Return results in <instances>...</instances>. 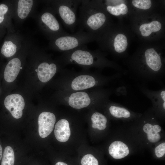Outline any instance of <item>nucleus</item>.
I'll use <instances>...</instances> for the list:
<instances>
[{
  "label": "nucleus",
  "instance_id": "nucleus-1",
  "mask_svg": "<svg viewBox=\"0 0 165 165\" xmlns=\"http://www.w3.org/2000/svg\"><path fill=\"white\" fill-rule=\"evenodd\" d=\"M79 7L78 24L80 30L95 35L105 24L107 16L101 9V6L98 1L81 0Z\"/></svg>",
  "mask_w": 165,
  "mask_h": 165
},
{
  "label": "nucleus",
  "instance_id": "nucleus-2",
  "mask_svg": "<svg viewBox=\"0 0 165 165\" xmlns=\"http://www.w3.org/2000/svg\"><path fill=\"white\" fill-rule=\"evenodd\" d=\"M94 35L80 29L72 34L62 36L55 39L52 46L58 50L67 52L77 49L94 40Z\"/></svg>",
  "mask_w": 165,
  "mask_h": 165
},
{
  "label": "nucleus",
  "instance_id": "nucleus-3",
  "mask_svg": "<svg viewBox=\"0 0 165 165\" xmlns=\"http://www.w3.org/2000/svg\"><path fill=\"white\" fill-rule=\"evenodd\" d=\"M81 0H65L55 2L56 11L65 27L73 32L78 24L77 10Z\"/></svg>",
  "mask_w": 165,
  "mask_h": 165
},
{
  "label": "nucleus",
  "instance_id": "nucleus-4",
  "mask_svg": "<svg viewBox=\"0 0 165 165\" xmlns=\"http://www.w3.org/2000/svg\"><path fill=\"white\" fill-rule=\"evenodd\" d=\"M95 53L89 50L86 45L74 50L66 52L65 54L71 62H74L80 65L89 66L92 65L95 62Z\"/></svg>",
  "mask_w": 165,
  "mask_h": 165
},
{
  "label": "nucleus",
  "instance_id": "nucleus-5",
  "mask_svg": "<svg viewBox=\"0 0 165 165\" xmlns=\"http://www.w3.org/2000/svg\"><path fill=\"white\" fill-rule=\"evenodd\" d=\"M41 20L46 28V32L55 39L60 36L68 35L61 27L58 21L51 12L46 11L41 16Z\"/></svg>",
  "mask_w": 165,
  "mask_h": 165
},
{
  "label": "nucleus",
  "instance_id": "nucleus-6",
  "mask_svg": "<svg viewBox=\"0 0 165 165\" xmlns=\"http://www.w3.org/2000/svg\"><path fill=\"white\" fill-rule=\"evenodd\" d=\"M4 103L6 108L14 118L18 119L22 117L25 102L21 95L18 94L9 95L5 98Z\"/></svg>",
  "mask_w": 165,
  "mask_h": 165
},
{
  "label": "nucleus",
  "instance_id": "nucleus-7",
  "mask_svg": "<svg viewBox=\"0 0 165 165\" xmlns=\"http://www.w3.org/2000/svg\"><path fill=\"white\" fill-rule=\"evenodd\" d=\"M56 121V117L53 113L43 112L39 115L38 119V133L42 138L46 137L52 131Z\"/></svg>",
  "mask_w": 165,
  "mask_h": 165
},
{
  "label": "nucleus",
  "instance_id": "nucleus-8",
  "mask_svg": "<svg viewBox=\"0 0 165 165\" xmlns=\"http://www.w3.org/2000/svg\"><path fill=\"white\" fill-rule=\"evenodd\" d=\"M57 70V66L53 63L50 64L46 62L42 63L39 65L37 69L38 77L42 82H47L53 76Z\"/></svg>",
  "mask_w": 165,
  "mask_h": 165
},
{
  "label": "nucleus",
  "instance_id": "nucleus-9",
  "mask_svg": "<svg viewBox=\"0 0 165 165\" xmlns=\"http://www.w3.org/2000/svg\"><path fill=\"white\" fill-rule=\"evenodd\" d=\"M21 63L18 58H14L8 63L5 68L4 76L7 82H12L15 80L21 69Z\"/></svg>",
  "mask_w": 165,
  "mask_h": 165
},
{
  "label": "nucleus",
  "instance_id": "nucleus-10",
  "mask_svg": "<svg viewBox=\"0 0 165 165\" xmlns=\"http://www.w3.org/2000/svg\"><path fill=\"white\" fill-rule=\"evenodd\" d=\"M54 134L56 138L58 141L63 142L67 141L71 135L68 122L64 119L59 120L55 125Z\"/></svg>",
  "mask_w": 165,
  "mask_h": 165
},
{
  "label": "nucleus",
  "instance_id": "nucleus-11",
  "mask_svg": "<svg viewBox=\"0 0 165 165\" xmlns=\"http://www.w3.org/2000/svg\"><path fill=\"white\" fill-rule=\"evenodd\" d=\"M90 100L88 94L85 92H77L72 94L70 96L68 104L72 107L81 109L88 106Z\"/></svg>",
  "mask_w": 165,
  "mask_h": 165
},
{
  "label": "nucleus",
  "instance_id": "nucleus-12",
  "mask_svg": "<svg viewBox=\"0 0 165 165\" xmlns=\"http://www.w3.org/2000/svg\"><path fill=\"white\" fill-rule=\"evenodd\" d=\"M96 83L95 80L93 76L82 75L73 79L71 87L74 90H83L93 87Z\"/></svg>",
  "mask_w": 165,
  "mask_h": 165
},
{
  "label": "nucleus",
  "instance_id": "nucleus-13",
  "mask_svg": "<svg viewBox=\"0 0 165 165\" xmlns=\"http://www.w3.org/2000/svg\"><path fill=\"white\" fill-rule=\"evenodd\" d=\"M108 152L110 155L114 158L119 159L127 156L129 154V150L125 143L121 141H116L110 145Z\"/></svg>",
  "mask_w": 165,
  "mask_h": 165
},
{
  "label": "nucleus",
  "instance_id": "nucleus-14",
  "mask_svg": "<svg viewBox=\"0 0 165 165\" xmlns=\"http://www.w3.org/2000/svg\"><path fill=\"white\" fill-rule=\"evenodd\" d=\"M33 5V0H19L17 12L19 17L21 19L25 18L30 12Z\"/></svg>",
  "mask_w": 165,
  "mask_h": 165
},
{
  "label": "nucleus",
  "instance_id": "nucleus-15",
  "mask_svg": "<svg viewBox=\"0 0 165 165\" xmlns=\"http://www.w3.org/2000/svg\"><path fill=\"white\" fill-rule=\"evenodd\" d=\"M161 27V24L159 22L155 20L149 23L142 24L140 26L139 30L142 35L147 37L150 35L152 32L159 31Z\"/></svg>",
  "mask_w": 165,
  "mask_h": 165
},
{
  "label": "nucleus",
  "instance_id": "nucleus-16",
  "mask_svg": "<svg viewBox=\"0 0 165 165\" xmlns=\"http://www.w3.org/2000/svg\"><path fill=\"white\" fill-rule=\"evenodd\" d=\"M109 110L111 115L117 119L128 118L131 115L130 112L127 109L117 105H112L110 107Z\"/></svg>",
  "mask_w": 165,
  "mask_h": 165
},
{
  "label": "nucleus",
  "instance_id": "nucleus-17",
  "mask_svg": "<svg viewBox=\"0 0 165 165\" xmlns=\"http://www.w3.org/2000/svg\"><path fill=\"white\" fill-rule=\"evenodd\" d=\"M91 120L92 123V127L93 128L103 130L107 127V119L100 113L95 112L93 113L91 116Z\"/></svg>",
  "mask_w": 165,
  "mask_h": 165
},
{
  "label": "nucleus",
  "instance_id": "nucleus-18",
  "mask_svg": "<svg viewBox=\"0 0 165 165\" xmlns=\"http://www.w3.org/2000/svg\"><path fill=\"white\" fill-rule=\"evenodd\" d=\"M127 38L124 35L119 34L116 35L114 40V46L116 52H124L127 49Z\"/></svg>",
  "mask_w": 165,
  "mask_h": 165
},
{
  "label": "nucleus",
  "instance_id": "nucleus-19",
  "mask_svg": "<svg viewBox=\"0 0 165 165\" xmlns=\"http://www.w3.org/2000/svg\"><path fill=\"white\" fill-rule=\"evenodd\" d=\"M14 160L13 149L10 146L6 147L4 151L1 165H14Z\"/></svg>",
  "mask_w": 165,
  "mask_h": 165
},
{
  "label": "nucleus",
  "instance_id": "nucleus-20",
  "mask_svg": "<svg viewBox=\"0 0 165 165\" xmlns=\"http://www.w3.org/2000/svg\"><path fill=\"white\" fill-rule=\"evenodd\" d=\"M17 46L11 41L4 42L1 48L2 54L6 57L13 56L16 51Z\"/></svg>",
  "mask_w": 165,
  "mask_h": 165
},
{
  "label": "nucleus",
  "instance_id": "nucleus-21",
  "mask_svg": "<svg viewBox=\"0 0 165 165\" xmlns=\"http://www.w3.org/2000/svg\"><path fill=\"white\" fill-rule=\"evenodd\" d=\"M106 9L111 14L116 16L120 15L121 14H126L128 11L127 6L123 3L114 6L107 5Z\"/></svg>",
  "mask_w": 165,
  "mask_h": 165
},
{
  "label": "nucleus",
  "instance_id": "nucleus-22",
  "mask_svg": "<svg viewBox=\"0 0 165 165\" xmlns=\"http://www.w3.org/2000/svg\"><path fill=\"white\" fill-rule=\"evenodd\" d=\"M132 3L135 7L143 9H148L152 6V2L150 0H133Z\"/></svg>",
  "mask_w": 165,
  "mask_h": 165
},
{
  "label": "nucleus",
  "instance_id": "nucleus-23",
  "mask_svg": "<svg viewBox=\"0 0 165 165\" xmlns=\"http://www.w3.org/2000/svg\"><path fill=\"white\" fill-rule=\"evenodd\" d=\"M81 163L82 165H98L97 160L91 154L85 155L82 158Z\"/></svg>",
  "mask_w": 165,
  "mask_h": 165
},
{
  "label": "nucleus",
  "instance_id": "nucleus-24",
  "mask_svg": "<svg viewBox=\"0 0 165 165\" xmlns=\"http://www.w3.org/2000/svg\"><path fill=\"white\" fill-rule=\"evenodd\" d=\"M154 152L157 157H162L165 153V143L163 142L156 146Z\"/></svg>",
  "mask_w": 165,
  "mask_h": 165
},
{
  "label": "nucleus",
  "instance_id": "nucleus-25",
  "mask_svg": "<svg viewBox=\"0 0 165 165\" xmlns=\"http://www.w3.org/2000/svg\"><path fill=\"white\" fill-rule=\"evenodd\" d=\"M8 10V7L6 4L2 3L0 5V24L3 21L4 15Z\"/></svg>",
  "mask_w": 165,
  "mask_h": 165
},
{
  "label": "nucleus",
  "instance_id": "nucleus-26",
  "mask_svg": "<svg viewBox=\"0 0 165 165\" xmlns=\"http://www.w3.org/2000/svg\"><path fill=\"white\" fill-rule=\"evenodd\" d=\"M161 137L158 133L152 136H147L148 140L151 142L155 143L158 141L160 139Z\"/></svg>",
  "mask_w": 165,
  "mask_h": 165
},
{
  "label": "nucleus",
  "instance_id": "nucleus-27",
  "mask_svg": "<svg viewBox=\"0 0 165 165\" xmlns=\"http://www.w3.org/2000/svg\"><path fill=\"white\" fill-rule=\"evenodd\" d=\"M143 129L144 131L147 134L152 130L153 125L150 123H146L143 126Z\"/></svg>",
  "mask_w": 165,
  "mask_h": 165
},
{
  "label": "nucleus",
  "instance_id": "nucleus-28",
  "mask_svg": "<svg viewBox=\"0 0 165 165\" xmlns=\"http://www.w3.org/2000/svg\"><path fill=\"white\" fill-rule=\"evenodd\" d=\"M153 129L154 131L156 133H158L161 130L160 127L158 125H155L153 126Z\"/></svg>",
  "mask_w": 165,
  "mask_h": 165
},
{
  "label": "nucleus",
  "instance_id": "nucleus-29",
  "mask_svg": "<svg viewBox=\"0 0 165 165\" xmlns=\"http://www.w3.org/2000/svg\"><path fill=\"white\" fill-rule=\"evenodd\" d=\"M55 165H68L66 163L62 162H58Z\"/></svg>",
  "mask_w": 165,
  "mask_h": 165
},
{
  "label": "nucleus",
  "instance_id": "nucleus-30",
  "mask_svg": "<svg viewBox=\"0 0 165 165\" xmlns=\"http://www.w3.org/2000/svg\"><path fill=\"white\" fill-rule=\"evenodd\" d=\"M2 148L1 146V145L0 144V160H1L2 157Z\"/></svg>",
  "mask_w": 165,
  "mask_h": 165
}]
</instances>
